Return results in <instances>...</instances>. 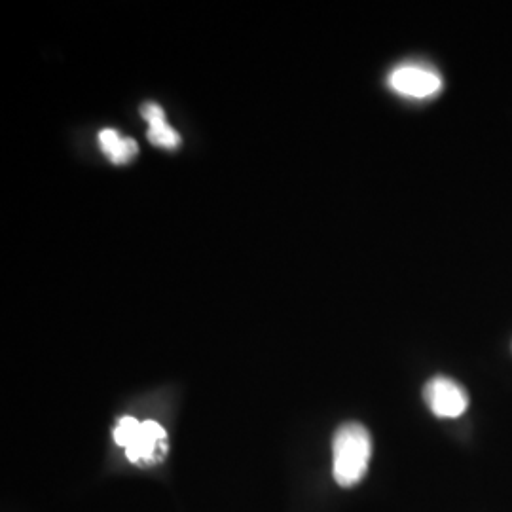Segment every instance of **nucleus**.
<instances>
[{"mask_svg":"<svg viewBox=\"0 0 512 512\" xmlns=\"http://www.w3.org/2000/svg\"><path fill=\"white\" fill-rule=\"evenodd\" d=\"M165 454H167V433L164 427L158 421H141L137 435L126 448V458L139 467H148L164 461Z\"/></svg>","mask_w":512,"mask_h":512,"instance_id":"nucleus-4","label":"nucleus"},{"mask_svg":"<svg viewBox=\"0 0 512 512\" xmlns=\"http://www.w3.org/2000/svg\"><path fill=\"white\" fill-rule=\"evenodd\" d=\"M141 114L148 122V139L152 145L162 148H177L181 137L165 120L164 109L156 103H147L141 107Z\"/></svg>","mask_w":512,"mask_h":512,"instance_id":"nucleus-5","label":"nucleus"},{"mask_svg":"<svg viewBox=\"0 0 512 512\" xmlns=\"http://www.w3.org/2000/svg\"><path fill=\"white\" fill-rule=\"evenodd\" d=\"M387 82L393 92L404 97H412V99L433 97L442 90L440 74L418 63H406L397 67L393 73L389 74Z\"/></svg>","mask_w":512,"mask_h":512,"instance_id":"nucleus-3","label":"nucleus"},{"mask_svg":"<svg viewBox=\"0 0 512 512\" xmlns=\"http://www.w3.org/2000/svg\"><path fill=\"white\" fill-rule=\"evenodd\" d=\"M372 458V439L365 425L344 423L332 440V473L342 488L357 486L365 478Z\"/></svg>","mask_w":512,"mask_h":512,"instance_id":"nucleus-1","label":"nucleus"},{"mask_svg":"<svg viewBox=\"0 0 512 512\" xmlns=\"http://www.w3.org/2000/svg\"><path fill=\"white\" fill-rule=\"evenodd\" d=\"M139 425H141V421L135 420V418H131V416L120 418V421H118L116 427H114V440H116V444L126 450L129 446V442L137 435Z\"/></svg>","mask_w":512,"mask_h":512,"instance_id":"nucleus-7","label":"nucleus"},{"mask_svg":"<svg viewBox=\"0 0 512 512\" xmlns=\"http://www.w3.org/2000/svg\"><path fill=\"white\" fill-rule=\"evenodd\" d=\"M99 143L112 164H126L137 154V143L128 137H122L116 129H103L99 133Z\"/></svg>","mask_w":512,"mask_h":512,"instance_id":"nucleus-6","label":"nucleus"},{"mask_svg":"<svg viewBox=\"0 0 512 512\" xmlns=\"http://www.w3.org/2000/svg\"><path fill=\"white\" fill-rule=\"evenodd\" d=\"M423 399L429 410L444 420L459 418L469 408L467 391L446 376H435L433 380H429L423 387Z\"/></svg>","mask_w":512,"mask_h":512,"instance_id":"nucleus-2","label":"nucleus"}]
</instances>
